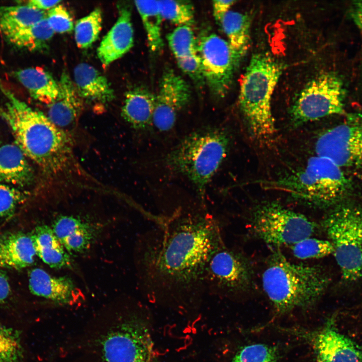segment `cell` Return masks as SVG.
Wrapping results in <instances>:
<instances>
[{
    "label": "cell",
    "mask_w": 362,
    "mask_h": 362,
    "mask_svg": "<svg viewBox=\"0 0 362 362\" xmlns=\"http://www.w3.org/2000/svg\"><path fill=\"white\" fill-rule=\"evenodd\" d=\"M311 341L319 362H362V346L330 324L312 336Z\"/></svg>",
    "instance_id": "15"
},
{
    "label": "cell",
    "mask_w": 362,
    "mask_h": 362,
    "mask_svg": "<svg viewBox=\"0 0 362 362\" xmlns=\"http://www.w3.org/2000/svg\"><path fill=\"white\" fill-rule=\"evenodd\" d=\"M278 352L273 346L254 344L243 347L230 362H277Z\"/></svg>",
    "instance_id": "35"
},
{
    "label": "cell",
    "mask_w": 362,
    "mask_h": 362,
    "mask_svg": "<svg viewBox=\"0 0 362 362\" xmlns=\"http://www.w3.org/2000/svg\"><path fill=\"white\" fill-rule=\"evenodd\" d=\"M220 26L227 38V41L237 68L247 53L249 47V16L246 14L229 10L223 16Z\"/></svg>",
    "instance_id": "25"
},
{
    "label": "cell",
    "mask_w": 362,
    "mask_h": 362,
    "mask_svg": "<svg viewBox=\"0 0 362 362\" xmlns=\"http://www.w3.org/2000/svg\"><path fill=\"white\" fill-rule=\"evenodd\" d=\"M29 288L33 294L61 304H73L82 297L71 279L51 276L40 268L30 272Z\"/></svg>",
    "instance_id": "17"
},
{
    "label": "cell",
    "mask_w": 362,
    "mask_h": 362,
    "mask_svg": "<svg viewBox=\"0 0 362 362\" xmlns=\"http://www.w3.org/2000/svg\"><path fill=\"white\" fill-rule=\"evenodd\" d=\"M163 19L178 26H192L195 22L193 5L188 1H158Z\"/></svg>",
    "instance_id": "32"
},
{
    "label": "cell",
    "mask_w": 362,
    "mask_h": 362,
    "mask_svg": "<svg viewBox=\"0 0 362 362\" xmlns=\"http://www.w3.org/2000/svg\"><path fill=\"white\" fill-rule=\"evenodd\" d=\"M251 224L257 236L274 247L293 245L311 237L317 225L305 215L286 208L278 202H267L254 210Z\"/></svg>",
    "instance_id": "8"
},
{
    "label": "cell",
    "mask_w": 362,
    "mask_h": 362,
    "mask_svg": "<svg viewBox=\"0 0 362 362\" xmlns=\"http://www.w3.org/2000/svg\"><path fill=\"white\" fill-rule=\"evenodd\" d=\"M61 2V1L31 0L28 1L26 5L44 11L50 10Z\"/></svg>",
    "instance_id": "41"
},
{
    "label": "cell",
    "mask_w": 362,
    "mask_h": 362,
    "mask_svg": "<svg viewBox=\"0 0 362 362\" xmlns=\"http://www.w3.org/2000/svg\"><path fill=\"white\" fill-rule=\"evenodd\" d=\"M11 293V288L6 273L0 268V304L4 303Z\"/></svg>",
    "instance_id": "40"
},
{
    "label": "cell",
    "mask_w": 362,
    "mask_h": 362,
    "mask_svg": "<svg viewBox=\"0 0 362 362\" xmlns=\"http://www.w3.org/2000/svg\"><path fill=\"white\" fill-rule=\"evenodd\" d=\"M229 138L223 129L208 127L185 137L164 158L172 171L186 176L204 202L207 187L227 155Z\"/></svg>",
    "instance_id": "4"
},
{
    "label": "cell",
    "mask_w": 362,
    "mask_h": 362,
    "mask_svg": "<svg viewBox=\"0 0 362 362\" xmlns=\"http://www.w3.org/2000/svg\"><path fill=\"white\" fill-rule=\"evenodd\" d=\"M166 38L176 60L198 53V41L191 26H177Z\"/></svg>",
    "instance_id": "31"
},
{
    "label": "cell",
    "mask_w": 362,
    "mask_h": 362,
    "mask_svg": "<svg viewBox=\"0 0 362 362\" xmlns=\"http://www.w3.org/2000/svg\"><path fill=\"white\" fill-rule=\"evenodd\" d=\"M262 283L275 310L283 314L314 304L327 288L329 278L321 267L292 262L277 250L269 256Z\"/></svg>",
    "instance_id": "3"
},
{
    "label": "cell",
    "mask_w": 362,
    "mask_h": 362,
    "mask_svg": "<svg viewBox=\"0 0 362 362\" xmlns=\"http://www.w3.org/2000/svg\"><path fill=\"white\" fill-rule=\"evenodd\" d=\"M58 85V95L48 105L46 116L51 122L62 129L76 121L82 110V102L74 82L65 69L61 74Z\"/></svg>",
    "instance_id": "18"
},
{
    "label": "cell",
    "mask_w": 362,
    "mask_h": 362,
    "mask_svg": "<svg viewBox=\"0 0 362 362\" xmlns=\"http://www.w3.org/2000/svg\"><path fill=\"white\" fill-rule=\"evenodd\" d=\"M7 101L1 114L12 130L16 144L45 172L57 175L72 160L68 137L43 113L19 99L0 82Z\"/></svg>",
    "instance_id": "2"
},
{
    "label": "cell",
    "mask_w": 362,
    "mask_h": 362,
    "mask_svg": "<svg viewBox=\"0 0 362 362\" xmlns=\"http://www.w3.org/2000/svg\"><path fill=\"white\" fill-rule=\"evenodd\" d=\"M345 89L337 74L324 72L318 75L301 90L293 105L291 119L301 125L344 112Z\"/></svg>",
    "instance_id": "9"
},
{
    "label": "cell",
    "mask_w": 362,
    "mask_h": 362,
    "mask_svg": "<svg viewBox=\"0 0 362 362\" xmlns=\"http://www.w3.org/2000/svg\"><path fill=\"white\" fill-rule=\"evenodd\" d=\"M25 198V194L21 191L0 184V217L12 215Z\"/></svg>",
    "instance_id": "36"
},
{
    "label": "cell",
    "mask_w": 362,
    "mask_h": 362,
    "mask_svg": "<svg viewBox=\"0 0 362 362\" xmlns=\"http://www.w3.org/2000/svg\"><path fill=\"white\" fill-rule=\"evenodd\" d=\"M294 255L301 259L323 257L333 253V247L329 240L305 238L291 246Z\"/></svg>",
    "instance_id": "34"
},
{
    "label": "cell",
    "mask_w": 362,
    "mask_h": 362,
    "mask_svg": "<svg viewBox=\"0 0 362 362\" xmlns=\"http://www.w3.org/2000/svg\"><path fill=\"white\" fill-rule=\"evenodd\" d=\"M134 4L145 29L149 49L153 53L160 52L164 46L161 34L163 19L158 1H136Z\"/></svg>",
    "instance_id": "28"
},
{
    "label": "cell",
    "mask_w": 362,
    "mask_h": 362,
    "mask_svg": "<svg viewBox=\"0 0 362 362\" xmlns=\"http://www.w3.org/2000/svg\"><path fill=\"white\" fill-rule=\"evenodd\" d=\"M27 157L17 144L0 145V182L24 186L34 179Z\"/></svg>",
    "instance_id": "23"
},
{
    "label": "cell",
    "mask_w": 362,
    "mask_h": 362,
    "mask_svg": "<svg viewBox=\"0 0 362 362\" xmlns=\"http://www.w3.org/2000/svg\"><path fill=\"white\" fill-rule=\"evenodd\" d=\"M45 11L27 5L0 7V32L7 37L46 18Z\"/></svg>",
    "instance_id": "27"
},
{
    "label": "cell",
    "mask_w": 362,
    "mask_h": 362,
    "mask_svg": "<svg viewBox=\"0 0 362 362\" xmlns=\"http://www.w3.org/2000/svg\"><path fill=\"white\" fill-rule=\"evenodd\" d=\"M36 254L29 234L21 232L0 235V267L22 269L31 265Z\"/></svg>",
    "instance_id": "19"
},
{
    "label": "cell",
    "mask_w": 362,
    "mask_h": 362,
    "mask_svg": "<svg viewBox=\"0 0 362 362\" xmlns=\"http://www.w3.org/2000/svg\"><path fill=\"white\" fill-rule=\"evenodd\" d=\"M30 235L36 254L45 263L56 269L69 267L71 265L69 255L52 228L45 225L38 226Z\"/></svg>",
    "instance_id": "24"
},
{
    "label": "cell",
    "mask_w": 362,
    "mask_h": 362,
    "mask_svg": "<svg viewBox=\"0 0 362 362\" xmlns=\"http://www.w3.org/2000/svg\"><path fill=\"white\" fill-rule=\"evenodd\" d=\"M316 155L327 157L343 170L362 172V120H352L323 132L315 143Z\"/></svg>",
    "instance_id": "10"
},
{
    "label": "cell",
    "mask_w": 362,
    "mask_h": 362,
    "mask_svg": "<svg viewBox=\"0 0 362 362\" xmlns=\"http://www.w3.org/2000/svg\"><path fill=\"white\" fill-rule=\"evenodd\" d=\"M155 95L142 86H135L125 95L121 116L134 129L145 130L152 124Z\"/></svg>",
    "instance_id": "20"
},
{
    "label": "cell",
    "mask_w": 362,
    "mask_h": 362,
    "mask_svg": "<svg viewBox=\"0 0 362 362\" xmlns=\"http://www.w3.org/2000/svg\"><path fill=\"white\" fill-rule=\"evenodd\" d=\"M116 22L103 38L97 49V55L105 66L122 57L133 47L134 31L131 11L128 6H118Z\"/></svg>",
    "instance_id": "16"
},
{
    "label": "cell",
    "mask_w": 362,
    "mask_h": 362,
    "mask_svg": "<svg viewBox=\"0 0 362 362\" xmlns=\"http://www.w3.org/2000/svg\"><path fill=\"white\" fill-rule=\"evenodd\" d=\"M236 2L235 1L221 0L213 1V16L219 25H220L223 16L230 10V8Z\"/></svg>",
    "instance_id": "39"
},
{
    "label": "cell",
    "mask_w": 362,
    "mask_h": 362,
    "mask_svg": "<svg viewBox=\"0 0 362 362\" xmlns=\"http://www.w3.org/2000/svg\"><path fill=\"white\" fill-rule=\"evenodd\" d=\"M46 19L54 33L70 32L74 28L71 16L66 9L61 5L59 4L49 10Z\"/></svg>",
    "instance_id": "37"
},
{
    "label": "cell",
    "mask_w": 362,
    "mask_h": 362,
    "mask_svg": "<svg viewBox=\"0 0 362 362\" xmlns=\"http://www.w3.org/2000/svg\"><path fill=\"white\" fill-rule=\"evenodd\" d=\"M102 12L97 8L76 22L74 38L79 48H87L97 40L102 29Z\"/></svg>",
    "instance_id": "30"
},
{
    "label": "cell",
    "mask_w": 362,
    "mask_h": 362,
    "mask_svg": "<svg viewBox=\"0 0 362 362\" xmlns=\"http://www.w3.org/2000/svg\"><path fill=\"white\" fill-rule=\"evenodd\" d=\"M224 243L220 225L212 215L177 211L141 239L138 264L142 286L156 298L198 299L206 291L209 261Z\"/></svg>",
    "instance_id": "1"
},
{
    "label": "cell",
    "mask_w": 362,
    "mask_h": 362,
    "mask_svg": "<svg viewBox=\"0 0 362 362\" xmlns=\"http://www.w3.org/2000/svg\"><path fill=\"white\" fill-rule=\"evenodd\" d=\"M351 16L362 36V1L354 2L351 8Z\"/></svg>",
    "instance_id": "42"
},
{
    "label": "cell",
    "mask_w": 362,
    "mask_h": 362,
    "mask_svg": "<svg viewBox=\"0 0 362 362\" xmlns=\"http://www.w3.org/2000/svg\"><path fill=\"white\" fill-rule=\"evenodd\" d=\"M179 68L188 75L198 85L205 82L201 61L198 53L192 56L176 59Z\"/></svg>",
    "instance_id": "38"
},
{
    "label": "cell",
    "mask_w": 362,
    "mask_h": 362,
    "mask_svg": "<svg viewBox=\"0 0 362 362\" xmlns=\"http://www.w3.org/2000/svg\"><path fill=\"white\" fill-rule=\"evenodd\" d=\"M274 185L296 199L317 207L337 203L350 189L344 170L331 159L317 155L310 157L302 168Z\"/></svg>",
    "instance_id": "6"
},
{
    "label": "cell",
    "mask_w": 362,
    "mask_h": 362,
    "mask_svg": "<svg viewBox=\"0 0 362 362\" xmlns=\"http://www.w3.org/2000/svg\"><path fill=\"white\" fill-rule=\"evenodd\" d=\"M191 91L187 82L173 69L165 67L155 95L152 124L161 132L170 130L178 113L189 103Z\"/></svg>",
    "instance_id": "14"
},
{
    "label": "cell",
    "mask_w": 362,
    "mask_h": 362,
    "mask_svg": "<svg viewBox=\"0 0 362 362\" xmlns=\"http://www.w3.org/2000/svg\"><path fill=\"white\" fill-rule=\"evenodd\" d=\"M17 80L34 99L49 105L57 97L58 82L47 71L40 67H28L15 72Z\"/></svg>",
    "instance_id": "26"
},
{
    "label": "cell",
    "mask_w": 362,
    "mask_h": 362,
    "mask_svg": "<svg viewBox=\"0 0 362 362\" xmlns=\"http://www.w3.org/2000/svg\"><path fill=\"white\" fill-rule=\"evenodd\" d=\"M104 362H152L153 343L141 323L127 322L111 331L103 342Z\"/></svg>",
    "instance_id": "12"
},
{
    "label": "cell",
    "mask_w": 362,
    "mask_h": 362,
    "mask_svg": "<svg viewBox=\"0 0 362 362\" xmlns=\"http://www.w3.org/2000/svg\"><path fill=\"white\" fill-rule=\"evenodd\" d=\"M198 54L210 91L217 98L225 97L236 68L227 41L214 33L203 35L198 41Z\"/></svg>",
    "instance_id": "13"
},
{
    "label": "cell",
    "mask_w": 362,
    "mask_h": 362,
    "mask_svg": "<svg viewBox=\"0 0 362 362\" xmlns=\"http://www.w3.org/2000/svg\"><path fill=\"white\" fill-rule=\"evenodd\" d=\"M322 225L342 278L350 283L362 280V207L338 206L326 216Z\"/></svg>",
    "instance_id": "7"
},
{
    "label": "cell",
    "mask_w": 362,
    "mask_h": 362,
    "mask_svg": "<svg viewBox=\"0 0 362 362\" xmlns=\"http://www.w3.org/2000/svg\"><path fill=\"white\" fill-rule=\"evenodd\" d=\"M54 33L45 18L5 38L17 48L34 51L44 49Z\"/></svg>",
    "instance_id": "29"
},
{
    "label": "cell",
    "mask_w": 362,
    "mask_h": 362,
    "mask_svg": "<svg viewBox=\"0 0 362 362\" xmlns=\"http://www.w3.org/2000/svg\"><path fill=\"white\" fill-rule=\"evenodd\" d=\"M52 229L65 250L71 253L84 251L94 237L88 224L72 216H59L54 221Z\"/></svg>",
    "instance_id": "22"
},
{
    "label": "cell",
    "mask_w": 362,
    "mask_h": 362,
    "mask_svg": "<svg viewBox=\"0 0 362 362\" xmlns=\"http://www.w3.org/2000/svg\"><path fill=\"white\" fill-rule=\"evenodd\" d=\"M74 83L81 99L106 104L115 99L113 89L106 76L85 63L77 65L73 70Z\"/></svg>",
    "instance_id": "21"
},
{
    "label": "cell",
    "mask_w": 362,
    "mask_h": 362,
    "mask_svg": "<svg viewBox=\"0 0 362 362\" xmlns=\"http://www.w3.org/2000/svg\"><path fill=\"white\" fill-rule=\"evenodd\" d=\"M23 357L20 331L0 322V362H20Z\"/></svg>",
    "instance_id": "33"
},
{
    "label": "cell",
    "mask_w": 362,
    "mask_h": 362,
    "mask_svg": "<svg viewBox=\"0 0 362 362\" xmlns=\"http://www.w3.org/2000/svg\"><path fill=\"white\" fill-rule=\"evenodd\" d=\"M283 66L269 54H254L242 77L239 104L254 138L265 142L276 133L272 98Z\"/></svg>",
    "instance_id": "5"
},
{
    "label": "cell",
    "mask_w": 362,
    "mask_h": 362,
    "mask_svg": "<svg viewBox=\"0 0 362 362\" xmlns=\"http://www.w3.org/2000/svg\"><path fill=\"white\" fill-rule=\"evenodd\" d=\"M253 270L241 253L223 244L212 255L206 276V290L233 294L245 291L252 286Z\"/></svg>",
    "instance_id": "11"
}]
</instances>
